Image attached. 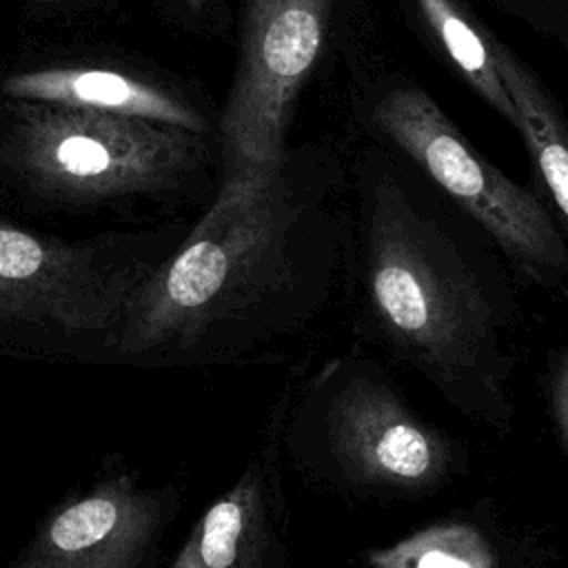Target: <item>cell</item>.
<instances>
[{
  "instance_id": "cell-1",
  "label": "cell",
  "mask_w": 568,
  "mask_h": 568,
  "mask_svg": "<svg viewBox=\"0 0 568 568\" xmlns=\"http://www.w3.org/2000/svg\"><path fill=\"white\" fill-rule=\"evenodd\" d=\"M333 146H288L268 171L217 186L135 293L118 366L209 368L273 357L331 300L346 224Z\"/></svg>"
},
{
  "instance_id": "cell-2",
  "label": "cell",
  "mask_w": 568,
  "mask_h": 568,
  "mask_svg": "<svg viewBox=\"0 0 568 568\" xmlns=\"http://www.w3.org/2000/svg\"><path fill=\"white\" fill-rule=\"evenodd\" d=\"M355 189L366 328L450 408L506 437L515 424L517 304L504 273L388 149L362 153Z\"/></svg>"
},
{
  "instance_id": "cell-3",
  "label": "cell",
  "mask_w": 568,
  "mask_h": 568,
  "mask_svg": "<svg viewBox=\"0 0 568 568\" xmlns=\"http://www.w3.org/2000/svg\"><path fill=\"white\" fill-rule=\"evenodd\" d=\"M189 226L60 237L0 213V355L118 366L135 293Z\"/></svg>"
},
{
  "instance_id": "cell-4",
  "label": "cell",
  "mask_w": 568,
  "mask_h": 568,
  "mask_svg": "<svg viewBox=\"0 0 568 568\" xmlns=\"http://www.w3.org/2000/svg\"><path fill=\"white\" fill-rule=\"evenodd\" d=\"M213 135L0 98V182L40 211L173 206L193 195Z\"/></svg>"
},
{
  "instance_id": "cell-5",
  "label": "cell",
  "mask_w": 568,
  "mask_h": 568,
  "mask_svg": "<svg viewBox=\"0 0 568 568\" xmlns=\"http://www.w3.org/2000/svg\"><path fill=\"white\" fill-rule=\"evenodd\" d=\"M282 446L311 479L359 499H419L468 473L470 450L357 351L293 386Z\"/></svg>"
},
{
  "instance_id": "cell-6",
  "label": "cell",
  "mask_w": 568,
  "mask_h": 568,
  "mask_svg": "<svg viewBox=\"0 0 568 568\" xmlns=\"http://www.w3.org/2000/svg\"><path fill=\"white\" fill-rule=\"evenodd\" d=\"M357 111L373 142L437 186L526 282L568 288V242L537 191L486 160L424 91L397 73H359Z\"/></svg>"
},
{
  "instance_id": "cell-7",
  "label": "cell",
  "mask_w": 568,
  "mask_h": 568,
  "mask_svg": "<svg viewBox=\"0 0 568 568\" xmlns=\"http://www.w3.org/2000/svg\"><path fill=\"white\" fill-rule=\"evenodd\" d=\"M371 18L373 0H240L233 78L213 131L220 186L286 155L302 93L359 53Z\"/></svg>"
},
{
  "instance_id": "cell-8",
  "label": "cell",
  "mask_w": 568,
  "mask_h": 568,
  "mask_svg": "<svg viewBox=\"0 0 568 568\" xmlns=\"http://www.w3.org/2000/svg\"><path fill=\"white\" fill-rule=\"evenodd\" d=\"M180 510L175 484H149L111 455L49 510L7 568H158Z\"/></svg>"
},
{
  "instance_id": "cell-9",
  "label": "cell",
  "mask_w": 568,
  "mask_h": 568,
  "mask_svg": "<svg viewBox=\"0 0 568 568\" xmlns=\"http://www.w3.org/2000/svg\"><path fill=\"white\" fill-rule=\"evenodd\" d=\"M293 386L275 402L260 450L197 517L169 568H286L282 435Z\"/></svg>"
},
{
  "instance_id": "cell-10",
  "label": "cell",
  "mask_w": 568,
  "mask_h": 568,
  "mask_svg": "<svg viewBox=\"0 0 568 568\" xmlns=\"http://www.w3.org/2000/svg\"><path fill=\"white\" fill-rule=\"evenodd\" d=\"M0 98L146 120L202 135L215 131V122L189 91L153 73L111 64L69 62L20 69L0 80Z\"/></svg>"
},
{
  "instance_id": "cell-11",
  "label": "cell",
  "mask_w": 568,
  "mask_h": 568,
  "mask_svg": "<svg viewBox=\"0 0 568 568\" xmlns=\"http://www.w3.org/2000/svg\"><path fill=\"white\" fill-rule=\"evenodd\" d=\"M359 559L364 568H544L548 555L537 537L506 528L477 506L368 548Z\"/></svg>"
},
{
  "instance_id": "cell-12",
  "label": "cell",
  "mask_w": 568,
  "mask_h": 568,
  "mask_svg": "<svg viewBox=\"0 0 568 568\" xmlns=\"http://www.w3.org/2000/svg\"><path fill=\"white\" fill-rule=\"evenodd\" d=\"M404 11L430 49L517 131L519 115L504 84L495 38L464 0H402Z\"/></svg>"
},
{
  "instance_id": "cell-13",
  "label": "cell",
  "mask_w": 568,
  "mask_h": 568,
  "mask_svg": "<svg viewBox=\"0 0 568 568\" xmlns=\"http://www.w3.org/2000/svg\"><path fill=\"white\" fill-rule=\"evenodd\" d=\"M495 49L504 84L519 115L517 133L532 158L559 229L568 237V120L526 60L499 38H495Z\"/></svg>"
},
{
  "instance_id": "cell-14",
  "label": "cell",
  "mask_w": 568,
  "mask_h": 568,
  "mask_svg": "<svg viewBox=\"0 0 568 568\" xmlns=\"http://www.w3.org/2000/svg\"><path fill=\"white\" fill-rule=\"evenodd\" d=\"M539 38L568 51V0H488Z\"/></svg>"
},
{
  "instance_id": "cell-15",
  "label": "cell",
  "mask_w": 568,
  "mask_h": 568,
  "mask_svg": "<svg viewBox=\"0 0 568 568\" xmlns=\"http://www.w3.org/2000/svg\"><path fill=\"white\" fill-rule=\"evenodd\" d=\"M546 390H548V406H550L555 435L561 450L568 457V346L550 355Z\"/></svg>"
},
{
  "instance_id": "cell-16",
  "label": "cell",
  "mask_w": 568,
  "mask_h": 568,
  "mask_svg": "<svg viewBox=\"0 0 568 568\" xmlns=\"http://www.w3.org/2000/svg\"><path fill=\"white\" fill-rule=\"evenodd\" d=\"M178 24L189 31L204 33L217 29L224 20L222 0H155Z\"/></svg>"
},
{
  "instance_id": "cell-17",
  "label": "cell",
  "mask_w": 568,
  "mask_h": 568,
  "mask_svg": "<svg viewBox=\"0 0 568 568\" xmlns=\"http://www.w3.org/2000/svg\"><path fill=\"white\" fill-rule=\"evenodd\" d=\"M36 7L40 9H49V11H55V9H71V4L75 0H31Z\"/></svg>"
}]
</instances>
